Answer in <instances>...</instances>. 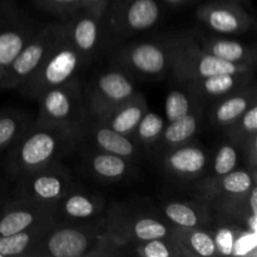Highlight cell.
Segmentation results:
<instances>
[{"instance_id": "obj_1", "label": "cell", "mask_w": 257, "mask_h": 257, "mask_svg": "<svg viewBox=\"0 0 257 257\" xmlns=\"http://www.w3.org/2000/svg\"><path fill=\"white\" fill-rule=\"evenodd\" d=\"M125 243L108 232L105 217L94 221L62 222L55 220L28 257H92L115 255Z\"/></svg>"}, {"instance_id": "obj_2", "label": "cell", "mask_w": 257, "mask_h": 257, "mask_svg": "<svg viewBox=\"0 0 257 257\" xmlns=\"http://www.w3.org/2000/svg\"><path fill=\"white\" fill-rule=\"evenodd\" d=\"M83 135L79 131L34 120L9 148L5 172L12 180H17L28 171L60 161L83 142Z\"/></svg>"}, {"instance_id": "obj_3", "label": "cell", "mask_w": 257, "mask_h": 257, "mask_svg": "<svg viewBox=\"0 0 257 257\" xmlns=\"http://www.w3.org/2000/svg\"><path fill=\"white\" fill-rule=\"evenodd\" d=\"M171 54L170 72L178 83L202 79L217 74L253 72L255 67L226 62L203 52L193 37L167 39Z\"/></svg>"}, {"instance_id": "obj_4", "label": "cell", "mask_w": 257, "mask_h": 257, "mask_svg": "<svg viewBox=\"0 0 257 257\" xmlns=\"http://www.w3.org/2000/svg\"><path fill=\"white\" fill-rule=\"evenodd\" d=\"M85 65L87 62L69 40L64 25L62 35L49 54L45 57L39 68L18 89L25 97L38 100L47 90L59 87L78 77Z\"/></svg>"}, {"instance_id": "obj_5", "label": "cell", "mask_w": 257, "mask_h": 257, "mask_svg": "<svg viewBox=\"0 0 257 257\" xmlns=\"http://www.w3.org/2000/svg\"><path fill=\"white\" fill-rule=\"evenodd\" d=\"M38 100L40 107L35 117L37 122L60 125L84 133L89 114L79 77L47 90Z\"/></svg>"}, {"instance_id": "obj_6", "label": "cell", "mask_w": 257, "mask_h": 257, "mask_svg": "<svg viewBox=\"0 0 257 257\" xmlns=\"http://www.w3.org/2000/svg\"><path fill=\"white\" fill-rule=\"evenodd\" d=\"M15 181V197L37 202L58 203L78 188L69 171L60 161L28 171Z\"/></svg>"}, {"instance_id": "obj_7", "label": "cell", "mask_w": 257, "mask_h": 257, "mask_svg": "<svg viewBox=\"0 0 257 257\" xmlns=\"http://www.w3.org/2000/svg\"><path fill=\"white\" fill-rule=\"evenodd\" d=\"M64 30V23H50L39 28L34 37L5 68L3 89H18L39 68Z\"/></svg>"}, {"instance_id": "obj_8", "label": "cell", "mask_w": 257, "mask_h": 257, "mask_svg": "<svg viewBox=\"0 0 257 257\" xmlns=\"http://www.w3.org/2000/svg\"><path fill=\"white\" fill-rule=\"evenodd\" d=\"M83 94L90 117L132 99L138 92L127 73L110 69L93 77L83 87Z\"/></svg>"}, {"instance_id": "obj_9", "label": "cell", "mask_w": 257, "mask_h": 257, "mask_svg": "<svg viewBox=\"0 0 257 257\" xmlns=\"http://www.w3.org/2000/svg\"><path fill=\"white\" fill-rule=\"evenodd\" d=\"M114 59L123 70L143 78H162L170 72L171 54L167 40L125 45L115 53Z\"/></svg>"}, {"instance_id": "obj_10", "label": "cell", "mask_w": 257, "mask_h": 257, "mask_svg": "<svg viewBox=\"0 0 257 257\" xmlns=\"http://www.w3.org/2000/svg\"><path fill=\"white\" fill-rule=\"evenodd\" d=\"M105 227L125 245L166 237L172 235L173 226L147 215H127L120 208L113 207L105 217Z\"/></svg>"}, {"instance_id": "obj_11", "label": "cell", "mask_w": 257, "mask_h": 257, "mask_svg": "<svg viewBox=\"0 0 257 257\" xmlns=\"http://www.w3.org/2000/svg\"><path fill=\"white\" fill-rule=\"evenodd\" d=\"M38 30V25L13 3L0 0V65L7 68Z\"/></svg>"}, {"instance_id": "obj_12", "label": "cell", "mask_w": 257, "mask_h": 257, "mask_svg": "<svg viewBox=\"0 0 257 257\" xmlns=\"http://www.w3.org/2000/svg\"><path fill=\"white\" fill-rule=\"evenodd\" d=\"M58 203L17 200L7 203L0 211V236H9L29 228L44 226L58 220Z\"/></svg>"}, {"instance_id": "obj_13", "label": "cell", "mask_w": 257, "mask_h": 257, "mask_svg": "<svg viewBox=\"0 0 257 257\" xmlns=\"http://www.w3.org/2000/svg\"><path fill=\"white\" fill-rule=\"evenodd\" d=\"M196 17L207 29L223 35L242 34L252 27L253 23L251 15L240 4L222 0L200 5Z\"/></svg>"}, {"instance_id": "obj_14", "label": "cell", "mask_w": 257, "mask_h": 257, "mask_svg": "<svg viewBox=\"0 0 257 257\" xmlns=\"http://www.w3.org/2000/svg\"><path fill=\"white\" fill-rule=\"evenodd\" d=\"M216 221L235 223L246 228L247 232L257 231V186L241 195L223 196L207 202Z\"/></svg>"}, {"instance_id": "obj_15", "label": "cell", "mask_w": 257, "mask_h": 257, "mask_svg": "<svg viewBox=\"0 0 257 257\" xmlns=\"http://www.w3.org/2000/svg\"><path fill=\"white\" fill-rule=\"evenodd\" d=\"M208 155L196 143H183L163 153V170L182 181H197L206 175Z\"/></svg>"}, {"instance_id": "obj_16", "label": "cell", "mask_w": 257, "mask_h": 257, "mask_svg": "<svg viewBox=\"0 0 257 257\" xmlns=\"http://www.w3.org/2000/svg\"><path fill=\"white\" fill-rule=\"evenodd\" d=\"M257 186V175L251 173L248 170H235L220 177L203 176L193 183V192L196 197L205 202H211L216 198L223 196L241 195L246 193Z\"/></svg>"}, {"instance_id": "obj_17", "label": "cell", "mask_w": 257, "mask_h": 257, "mask_svg": "<svg viewBox=\"0 0 257 257\" xmlns=\"http://www.w3.org/2000/svg\"><path fill=\"white\" fill-rule=\"evenodd\" d=\"M161 18L157 0H120L113 15L114 28L122 33L151 29Z\"/></svg>"}, {"instance_id": "obj_18", "label": "cell", "mask_w": 257, "mask_h": 257, "mask_svg": "<svg viewBox=\"0 0 257 257\" xmlns=\"http://www.w3.org/2000/svg\"><path fill=\"white\" fill-rule=\"evenodd\" d=\"M69 40L85 62L94 57L100 42V18L80 9L64 20Z\"/></svg>"}, {"instance_id": "obj_19", "label": "cell", "mask_w": 257, "mask_h": 257, "mask_svg": "<svg viewBox=\"0 0 257 257\" xmlns=\"http://www.w3.org/2000/svg\"><path fill=\"white\" fill-rule=\"evenodd\" d=\"M253 72L233 73V74H217L212 77L178 83L190 89L201 102L205 100H218L233 92L242 89L252 83Z\"/></svg>"}, {"instance_id": "obj_20", "label": "cell", "mask_w": 257, "mask_h": 257, "mask_svg": "<svg viewBox=\"0 0 257 257\" xmlns=\"http://www.w3.org/2000/svg\"><path fill=\"white\" fill-rule=\"evenodd\" d=\"M84 140H89L94 150L113 153V155L120 156L127 160H132L138 156L140 146L130 136L122 135V133L112 130L108 125L92 119V118L88 119L87 125L84 128L83 141Z\"/></svg>"}, {"instance_id": "obj_21", "label": "cell", "mask_w": 257, "mask_h": 257, "mask_svg": "<svg viewBox=\"0 0 257 257\" xmlns=\"http://www.w3.org/2000/svg\"><path fill=\"white\" fill-rule=\"evenodd\" d=\"M162 212L168 223L175 227L210 228L216 221L210 205L205 201L181 202L170 201L163 203Z\"/></svg>"}, {"instance_id": "obj_22", "label": "cell", "mask_w": 257, "mask_h": 257, "mask_svg": "<svg viewBox=\"0 0 257 257\" xmlns=\"http://www.w3.org/2000/svg\"><path fill=\"white\" fill-rule=\"evenodd\" d=\"M147 110V100L138 93L132 99L102 113L90 115L89 118L108 125L122 135L131 136Z\"/></svg>"}, {"instance_id": "obj_23", "label": "cell", "mask_w": 257, "mask_h": 257, "mask_svg": "<svg viewBox=\"0 0 257 257\" xmlns=\"http://www.w3.org/2000/svg\"><path fill=\"white\" fill-rule=\"evenodd\" d=\"M256 88L253 83L216 100L211 112V123L215 127L226 128L241 117L253 103H256Z\"/></svg>"}, {"instance_id": "obj_24", "label": "cell", "mask_w": 257, "mask_h": 257, "mask_svg": "<svg viewBox=\"0 0 257 257\" xmlns=\"http://www.w3.org/2000/svg\"><path fill=\"white\" fill-rule=\"evenodd\" d=\"M203 52L236 64H246L256 67V50L255 48L245 45L237 40L227 39V38H206L200 37L196 39Z\"/></svg>"}, {"instance_id": "obj_25", "label": "cell", "mask_w": 257, "mask_h": 257, "mask_svg": "<svg viewBox=\"0 0 257 257\" xmlns=\"http://www.w3.org/2000/svg\"><path fill=\"white\" fill-rule=\"evenodd\" d=\"M103 208L104 201L100 196L82 192L79 188H75L58 202L59 216L68 221H89L98 218Z\"/></svg>"}, {"instance_id": "obj_26", "label": "cell", "mask_w": 257, "mask_h": 257, "mask_svg": "<svg viewBox=\"0 0 257 257\" xmlns=\"http://www.w3.org/2000/svg\"><path fill=\"white\" fill-rule=\"evenodd\" d=\"M203 119V108L198 109L186 117L170 122L165 125L162 135L156 143H158V150L162 153L167 152L171 148L187 143L192 141L201 130Z\"/></svg>"}, {"instance_id": "obj_27", "label": "cell", "mask_w": 257, "mask_h": 257, "mask_svg": "<svg viewBox=\"0 0 257 257\" xmlns=\"http://www.w3.org/2000/svg\"><path fill=\"white\" fill-rule=\"evenodd\" d=\"M172 236L186 256L210 257L220 255L216 238L206 228H183L173 226Z\"/></svg>"}, {"instance_id": "obj_28", "label": "cell", "mask_w": 257, "mask_h": 257, "mask_svg": "<svg viewBox=\"0 0 257 257\" xmlns=\"http://www.w3.org/2000/svg\"><path fill=\"white\" fill-rule=\"evenodd\" d=\"M85 163L89 172L95 178L103 181H119L131 171V160L113 153L94 150L85 156Z\"/></svg>"}, {"instance_id": "obj_29", "label": "cell", "mask_w": 257, "mask_h": 257, "mask_svg": "<svg viewBox=\"0 0 257 257\" xmlns=\"http://www.w3.org/2000/svg\"><path fill=\"white\" fill-rule=\"evenodd\" d=\"M35 117L30 113L18 109L0 112V152L9 150L23 133L33 124Z\"/></svg>"}, {"instance_id": "obj_30", "label": "cell", "mask_w": 257, "mask_h": 257, "mask_svg": "<svg viewBox=\"0 0 257 257\" xmlns=\"http://www.w3.org/2000/svg\"><path fill=\"white\" fill-rule=\"evenodd\" d=\"M202 108V102L185 85L180 84V87L171 90L166 97V119L168 123L173 122Z\"/></svg>"}, {"instance_id": "obj_31", "label": "cell", "mask_w": 257, "mask_h": 257, "mask_svg": "<svg viewBox=\"0 0 257 257\" xmlns=\"http://www.w3.org/2000/svg\"><path fill=\"white\" fill-rule=\"evenodd\" d=\"M228 140L242 147L251 138L257 136V102L253 103L238 119L225 128Z\"/></svg>"}, {"instance_id": "obj_32", "label": "cell", "mask_w": 257, "mask_h": 257, "mask_svg": "<svg viewBox=\"0 0 257 257\" xmlns=\"http://www.w3.org/2000/svg\"><path fill=\"white\" fill-rule=\"evenodd\" d=\"M135 252L142 257H182L186 256L172 235L135 243Z\"/></svg>"}, {"instance_id": "obj_33", "label": "cell", "mask_w": 257, "mask_h": 257, "mask_svg": "<svg viewBox=\"0 0 257 257\" xmlns=\"http://www.w3.org/2000/svg\"><path fill=\"white\" fill-rule=\"evenodd\" d=\"M165 125L166 123L162 115L147 110L130 137L138 146L152 145L157 142L158 138L161 137Z\"/></svg>"}, {"instance_id": "obj_34", "label": "cell", "mask_w": 257, "mask_h": 257, "mask_svg": "<svg viewBox=\"0 0 257 257\" xmlns=\"http://www.w3.org/2000/svg\"><path fill=\"white\" fill-rule=\"evenodd\" d=\"M241 157H242V155H241L240 147L231 140L226 141L225 143L220 146L215 157H213L212 175L211 176L220 177V176H225L227 173L233 172L238 168Z\"/></svg>"}, {"instance_id": "obj_35", "label": "cell", "mask_w": 257, "mask_h": 257, "mask_svg": "<svg viewBox=\"0 0 257 257\" xmlns=\"http://www.w3.org/2000/svg\"><path fill=\"white\" fill-rule=\"evenodd\" d=\"M34 3L39 9L60 18L63 22L82 9V0H34Z\"/></svg>"}, {"instance_id": "obj_36", "label": "cell", "mask_w": 257, "mask_h": 257, "mask_svg": "<svg viewBox=\"0 0 257 257\" xmlns=\"http://www.w3.org/2000/svg\"><path fill=\"white\" fill-rule=\"evenodd\" d=\"M109 0H82V9L102 19Z\"/></svg>"}, {"instance_id": "obj_37", "label": "cell", "mask_w": 257, "mask_h": 257, "mask_svg": "<svg viewBox=\"0 0 257 257\" xmlns=\"http://www.w3.org/2000/svg\"><path fill=\"white\" fill-rule=\"evenodd\" d=\"M166 3H168V4L171 5H183V4H187V3H190L191 0H165Z\"/></svg>"}, {"instance_id": "obj_38", "label": "cell", "mask_w": 257, "mask_h": 257, "mask_svg": "<svg viewBox=\"0 0 257 257\" xmlns=\"http://www.w3.org/2000/svg\"><path fill=\"white\" fill-rule=\"evenodd\" d=\"M4 73H5V68L3 67V65H0V88H2L3 79H4Z\"/></svg>"}, {"instance_id": "obj_39", "label": "cell", "mask_w": 257, "mask_h": 257, "mask_svg": "<svg viewBox=\"0 0 257 257\" xmlns=\"http://www.w3.org/2000/svg\"><path fill=\"white\" fill-rule=\"evenodd\" d=\"M222 2H232V3H237V4H240L242 0H222Z\"/></svg>"}]
</instances>
